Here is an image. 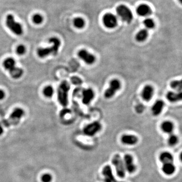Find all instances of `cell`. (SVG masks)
<instances>
[{
  "label": "cell",
  "instance_id": "obj_10",
  "mask_svg": "<svg viewBox=\"0 0 182 182\" xmlns=\"http://www.w3.org/2000/svg\"><path fill=\"white\" fill-rule=\"evenodd\" d=\"M125 170L130 174L133 173L136 170V167L134 164L133 157L130 154H125L123 160Z\"/></svg>",
  "mask_w": 182,
  "mask_h": 182
},
{
  "label": "cell",
  "instance_id": "obj_7",
  "mask_svg": "<svg viewBox=\"0 0 182 182\" xmlns=\"http://www.w3.org/2000/svg\"><path fill=\"white\" fill-rule=\"evenodd\" d=\"M102 125L98 121H94L84 127L83 131L84 133L88 136H93L96 135L101 130Z\"/></svg>",
  "mask_w": 182,
  "mask_h": 182
},
{
  "label": "cell",
  "instance_id": "obj_8",
  "mask_svg": "<svg viewBox=\"0 0 182 182\" xmlns=\"http://www.w3.org/2000/svg\"><path fill=\"white\" fill-rule=\"evenodd\" d=\"M78 56L84 62L90 65L94 63L96 61L95 56L84 49L79 50L78 52Z\"/></svg>",
  "mask_w": 182,
  "mask_h": 182
},
{
  "label": "cell",
  "instance_id": "obj_20",
  "mask_svg": "<svg viewBox=\"0 0 182 182\" xmlns=\"http://www.w3.org/2000/svg\"><path fill=\"white\" fill-rule=\"evenodd\" d=\"M175 166L172 163L164 164L162 167V170L167 175H172L175 172Z\"/></svg>",
  "mask_w": 182,
  "mask_h": 182
},
{
  "label": "cell",
  "instance_id": "obj_9",
  "mask_svg": "<svg viewBox=\"0 0 182 182\" xmlns=\"http://www.w3.org/2000/svg\"><path fill=\"white\" fill-rule=\"evenodd\" d=\"M105 26L109 29H113L117 24V19L116 16L111 13L106 14L103 18Z\"/></svg>",
  "mask_w": 182,
  "mask_h": 182
},
{
  "label": "cell",
  "instance_id": "obj_29",
  "mask_svg": "<svg viewBox=\"0 0 182 182\" xmlns=\"http://www.w3.org/2000/svg\"><path fill=\"white\" fill-rule=\"evenodd\" d=\"M178 138L175 135L170 134L168 139V143L170 146H174L178 143Z\"/></svg>",
  "mask_w": 182,
  "mask_h": 182
},
{
  "label": "cell",
  "instance_id": "obj_26",
  "mask_svg": "<svg viewBox=\"0 0 182 182\" xmlns=\"http://www.w3.org/2000/svg\"><path fill=\"white\" fill-rule=\"evenodd\" d=\"M53 94H54V89L51 86H47L43 90V94L46 97L50 98L53 95Z\"/></svg>",
  "mask_w": 182,
  "mask_h": 182
},
{
  "label": "cell",
  "instance_id": "obj_34",
  "mask_svg": "<svg viewBox=\"0 0 182 182\" xmlns=\"http://www.w3.org/2000/svg\"><path fill=\"white\" fill-rule=\"evenodd\" d=\"M70 110L68 109H64L62 110V111H61L60 113V115L61 117H63L65 116L66 114H67L68 113H69L70 112Z\"/></svg>",
  "mask_w": 182,
  "mask_h": 182
},
{
  "label": "cell",
  "instance_id": "obj_27",
  "mask_svg": "<svg viewBox=\"0 0 182 182\" xmlns=\"http://www.w3.org/2000/svg\"><path fill=\"white\" fill-rule=\"evenodd\" d=\"M84 24H85V23H84V20L81 18L78 17V18H76L74 20V26L78 29H82L83 27H84Z\"/></svg>",
  "mask_w": 182,
  "mask_h": 182
},
{
  "label": "cell",
  "instance_id": "obj_14",
  "mask_svg": "<svg viewBox=\"0 0 182 182\" xmlns=\"http://www.w3.org/2000/svg\"><path fill=\"white\" fill-rule=\"evenodd\" d=\"M121 141L125 145H133L137 143L138 139L134 135H124L121 136Z\"/></svg>",
  "mask_w": 182,
  "mask_h": 182
},
{
  "label": "cell",
  "instance_id": "obj_35",
  "mask_svg": "<svg viewBox=\"0 0 182 182\" xmlns=\"http://www.w3.org/2000/svg\"><path fill=\"white\" fill-rule=\"evenodd\" d=\"M5 92L1 90H0V100L3 99L5 98Z\"/></svg>",
  "mask_w": 182,
  "mask_h": 182
},
{
  "label": "cell",
  "instance_id": "obj_19",
  "mask_svg": "<svg viewBox=\"0 0 182 182\" xmlns=\"http://www.w3.org/2000/svg\"><path fill=\"white\" fill-rule=\"evenodd\" d=\"M159 160L163 164L172 163L174 160V157L169 152H164L160 154Z\"/></svg>",
  "mask_w": 182,
  "mask_h": 182
},
{
  "label": "cell",
  "instance_id": "obj_4",
  "mask_svg": "<svg viewBox=\"0 0 182 182\" xmlns=\"http://www.w3.org/2000/svg\"><path fill=\"white\" fill-rule=\"evenodd\" d=\"M116 13L121 20L127 23H130L133 18L131 10L125 5H120L117 7Z\"/></svg>",
  "mask_w": 182,
  "mask_h": 182
},
{
  "label": "cell",
  "instance_id": "obj_3",
  "mask_svg": "<svg viewBox=\"0 0 182 182\" xmlns=\"http://www.w3.org/2000/svg\"><path fill=\"white\" fill-rule=\"evenodd\" d=\"M6 23L8 28L15 34L20 35L23 34V30L22 25L15 21L13 15L11 14L7 15Z\"/></svg>",
  "mask_w": 182,
  "mask_h": 182
},
{
  "label": "cell",
  "instance_id": "obj_13",
  "mask_svg": "<svg viewBox=\"0 0 182 182\" xmlns=\"http://www.w3.org/2000/svg\"><path fill=\"white\" fill-rule=\"evenodd\" d=\"M82 102L85 105L89 104L94 97V93L93 90L87 89L83 91L82 94Z\"/></svg>",
  "mask_w": 182,
  "mask_h": 182
},
{
  "label": "cell",
  "instance_id": "obj_38",
  "mask_svg": "<svg viewBox=\"0 0 182 182\" xmlns=\"http://www.w3.org/2000/svg\"><path fill=\"white\" fill-rule=\"evenodd\" d=\"M118 182V181H117H117H116V182Z\"/></svg>",
  "mask_w": 182,
  "mask_h": 182
},
{
  "label": "cell",
  "instance_id": "obj_25",
  "mask_svg": "<svg viewBox=\"0 0 182 182\" xmlns=\"http://www.w3.org/2000/svg\"><path fill=\"white\" fill-rule=\"evenodd\" d=\"M170 87L178 92H181L182 89V81L175 80L172 81L170 84Z\"/></svg>",
  "mask_w": 182,
  "mask_h": 182
},
{
  "label": "cell",
  "instance_id": "obj_32",
  "mask_svg": "<svg viewBox=\"0 0 182 182\" xmlns=\"http://www.w3.org/2000/svg\"><path fill=\"white\" fill-rule=\"evenodd\" d=\"M52 179V176L50 174H45L42 177V180L43 182H50Z\"/></svg>",
  "mask_w": 182,
  "mask_h": 182
},
{
  "label": "cell",
  "instance_id": "obj_33",
  "mask_svg": "<svg viewBox=\"0 0 182 182\" xmlns=\"http://www.w3.org/2000/svg\"><path fill=\"white\" fill-rule=\"evenodd\" d=\"M71 81L73 84H80L82 83V81L78 77L74 76L71 79Z\"/></svg>",
  "mask_w": 182,
  "mask_h": 182
},
{
  "label": "cell",
  "instance_id": "obj_23",
  "mask_svg": "<svg viewBox=\"0 0 182 182\" xmlns=\"http://www.w3.org/2000/svg\"><path fill=\"white\" fill-rule=\"evenodd\" d=\"M148 35V32L146 29L140 30L136 35V39L139 42H142L146 40Z\"/></svg>",
  "mask_w": 182,
  "mask_h": 182
},
{
  "label": "cell",
  "instance_id": "obj_12",
  "mask_svg": "<svg viewBox=\"0 0 182 182\" xmlns=\"http://www.w3.org/2000/svg\"><path fill=\"white\" fill-rule=\"evenodd\" d=\"M154 94V89L152 86L146 85L144 87L142 91V98L146 101H150L151 99Z\"/></svg>",
  "mask_w": 182,
  "mask_h": 182
},
{
  "label": "cell",
  "instance_id": "obj_28",
  "mask_svg": "<svg viewBox=\"0 0 182 182\" xmlns=\"http://www.w3.org/2000/svg\"><path fill=\"white\" fill-rule=\"evenodd\" d=\"M144 24L147 29H152L155 26V23L153 20L151 18L145 19L144 21Z\"/></svg>",
  "mask_w": 182,
  "mask_h": 182
},
{
  "label": "cell",
  "instance_id": "obj_36",
  "mask_svg": "<svg viewBox=\"0 0 182 182\" xmlns=\"http://www.w3.org/2000/svg\"><path fill=\"white\" fill-rule=\"evenodd\" d=\"M3 128H2L1 126L0 125V135L2 134V133H3Z\"/></svg>",
  "mask_w": 182,
  "mask_h": 182
},
{
  "label": "cell",
  "instance_id": "obj_5",
  "mask_svg": "<svg viewBox=\"0 0 182 182\" xmlns=\"http://www.w3.org/2000/svg\"><path fill=\"white\" fill-rule=\"evenodd\" d=\"M112 164L114 166L117 175L120 178L125 177V165L120 154H116L113 156L112 159Z\"/></svg>",
  "mask_w": 182,
  "mask_h": 182
},
{
  "label": "cell",
  "instance_id": "obj_30",
  "mask_svg": "<svg viewBox=\"0 0 182 182\" xmlns=\"http://www.w3.org/2000/svg\"><path fill=\"white\" fill-rule=\"evenodd\" d=\"M33 22L37 24L42 23L43 21V17L42 15L39 14H36L32 17Z\"/></svg>",
  "mask_w": 182,
  "mask_h": 182
},
{
  "label": "cell",
  "instance_id": "obj_24",
  "mask_svg": "<svg viewBox=\"0 0 182 182\" xmlns=\"http://www.w3.org/2000/svg\"><path fill=\"white\" fill-rule=\"evenodd\" d=\"M15 61L12 58H8L4 61L3 66L5 69L9 71L13 69L15 67Z\"/></svg>",
  "mask_w": 182,
  "mask_h": 182
},
{
  "label": "cell",
  "instance_id": "obj_11",
  "mask_svg": "<svg viewBox=\"0 0 182 182\" xmlns=\"http://www.w3.org/2000/svg\"><path fill=\"white\" fill-rule=\"evenodd\" d=\"M102 174L104 177L105 182H115L116 180L113 175L111 167L109 165L105 166L102 170Z\"/></svg>",
  "mask_w": 182,
  "mask_h": 182
},
{
  "label": "cell",
  "instance_id": "obj_18",
  "mask_svg": "<svg viewBox=\"0 0 182 182\" xmlns=\"http://www.w3.org/2000/svg\"><path fill=\"white\" fill-rule=\"evenodd\" d=\"M136 12L139 15L142 16H146L151 13V10L148 5L145 4L139 6L136 9Z\"/></svg>",
  "mask_w": 182,
  "mask_h": 182
},
{
  "label": "cell",
  "instance_id": "obj_6",
  "mask_svg": "<svg viewBox=\"0 0 182 182\" xmlns=\"http://www.w3.org/2000/svg\"><path fill=\"white\" fill-rule=\"evenodd\" d=\"M121 84L117 79H113L110 82L109 86L105 91V98L110 99L112 98L116 94V92L120 89Z\"/></svg>",
  "mask_w": 182,
  "mask_h": 182
},
{
  "label": "cell",
  "instance_id": "obj_17",
  "mask_svg": "<svg viewBox=\"0 0 182 182\" xmlns=\"http://www.w3.org/2000/svg\"><path fill=\"white\" fill-rule=\"evenodd\" d=\"M24 114L23 110L20 108H15L10 115L9 119L14 121H18Z\"/></svg>",
  "mask_w": 182,
  "mask_h": 182
},
{
  "label": "cell",
  "instance_id": "obj_15",
  "mask_svg": "<svg viewBox=\"0 0 182 182\" xmlns=\"http://www.w3.org/2000/svg\"><path fill=\"white\" fill-rule=\"evenodd\" d=\"M166 97L169 102H177L182 100V95L181 92H168L166 95Z\"/></svg>",
  "mask_w": 182,
  "mask_h": 182
},
{
  "label": "cell",
  "instance_id": "obj_31",
  "mask_svg": "<svg viewBox=\"0 0 182 182\" xmlns=\"http://www.w3.org/2000/svg\"><path fill=\"white\" fill-rule=\"evenodd\" d=\"M25 51H26V48L25 46L22 45L18 46L16 49V53L19 55H22L24 54H25Z\"/></svg>",
  "mask_w": 182,
  "mask_h": 182
},
{
  "label": "cell",
  "instance_id": "obj_22",
  "mask_svg": "<svg viewBox=\"0 0 182 182\" xmlns=\"http://www.w3.org/2000/svg\"><path fill=\"white\" fill-rule=\"evenodd\" d=\"M9 72L10 76H11V77L14 79H18L21 78L23 73V71L21 68H17L16 66L13 69H11V70L9 71Z\"/></svg>",
  "mask_w": 182,
  "mask_h": 182
},
{
  "label": "cell",
  "instance_id": "obj_16",
  "mask_svg": "<svg viewBox=\"0 0 182 182\" xmlns=\"http://www.w3.org/2000/svg\"><path fill=\"white\" fill-rule=\"evenodd\" d=\"M164 106V101L161 100H157L152 107V114L154 116H157L160 114L162 111Z\"/></svg>",
  "mask_w": 182,
  "mask_h": 182
},
{
  "label": "cell",
  "instance_id": "obj_37",
  "mask_svg": "<svg viewBox=\"0 0 182 182\" xmlns=\"http://www.w3.org/2000/svg\"><path fill=\"white\" fill-rule=\"evenodd\" d=\"M179 1H180L181 2H182V0H179Z\"/></svg>",
  "mask_w": 182,
  "mask_h": 182
},
{
  "label": "cell",
  "instance_id": "obj_1",
  "mask_svg": "<svg viewBox=\"0 0 182 182\" xmlns=\"http://www.w3.org/2000/svg\"><path fill=\"white\" fill-rule=\"evenodd\" d=\"M49 42L52 44V46L50 47L40 48L37 50V54L39 57L44 58L51 54H57L61 45L60 40L57 37H51L49 39Z\"/></svg>",
  "mask_w": 182,
  "mask_h": 182
},
{
  "label": "cell",
  "instance_id": "obj_2",
  "mask_svg": "<svg viewBox=\"0 0 182 182\" xmlns=\"http://www.w3.org/2000/svg\"><path fill=\"white\" fill-rule=\"evenodd\" d=\"M70 86L67 81H63L58 89V99L59 103L66 107L68 104V94Z\"/></svg>",
  "mask_w": 182,
  "mask_h": 182
},
{
  "label": "cell",
  "instance_id": "obj_21",
  "mask_svg": "<svg viewBox=\"0 0 182 182\" xmlns=\"http://www.w3.org/2000/svg\"><path fill=\"white\" fill-rule=\"evenodd\" d=\"M174 124L170 121H164L161 125L162 131L165 133H172L174 130Z\"/></svg>",
  "mask_w": 182,
  "mask_h": 182
}]
</instances>
